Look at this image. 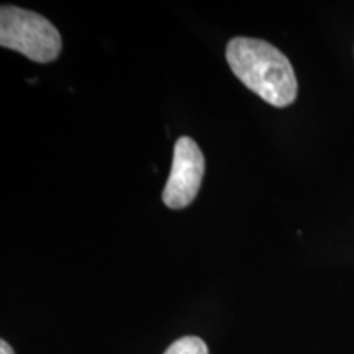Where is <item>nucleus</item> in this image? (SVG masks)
Instances as JSON below:
<instances>
[{
    "instance_id": "f257e3e1",
    "label": "nucleus",
    "mask_w": 354,
    "mask_h": 354,
    "mask_svg": "<svg viewBox=\"0 0 354 354\" xmlns=\"http://www.w3.org/2000/svg\"><path fill=\"white\" fill-rule=\"evenodd\" d=\"M227 61L243 86L272 107H289L297 99V77L290 61L271 43L256 38H233Z\"/></svg>"
},
{
    "instance_id": "f03ea898",
    "label": "nucleus",
    "mask_w": 354,
    "mask_h": 354,
    "mask_svg": "<svg viewBox=\"0 0 354 354\" xmlns=\"http://www.w3.org/2000/svg\"><path fill=\"white\" fill-rule=\"evenodd\" d=\"M0 44L35 63H51L63 48L61 35L50 20L13 6L0 8Z\"/></svg>"
},
{
    "instance_id": "7ed1b4c3",
    "label": "nucleus",
    "mask_w": 354,
    "mask_h": 354,
    "mask_svg": "<svg viewBox=\"0 0 354 354\" xmlns=\"http://www.w3.org/2000/svg\"><path fill=\"white\" fill-rule=\"evenodd\" d=\"M205 174V158L198 145L189 136H180L174 145V156L167 183L162 190V202L172 210L190 205L201 190Z\"/></svg>"
},
{
    "instance_id": "20e7f679",
    "label": "nucleus",
    "mask_w": 354,
    "mask_h": 354,
    "mask_svg": "<svg viewBox=\"0 0 354 354\" xmlns=\"http://www.w3.org/2000/svg\"><path fill=\"white\" fill-rule=\"evenodd\" d=\"M165 354H209V348L198 336H184L172 343Z\"/></svg>"
},
{
    "instance_id": "39448f33",
    "label": "nucleus",
    "mask_w": 354,
    "mask_h": 354,
    "mask_svg": "<svg viewBox=\"0 0 354 354\" xmlns=\"http://www.w3.org/2000/svg\"><path fill=\"white\" fill-rule=\"evenodd\" d=\"M0 354H15L13 353L10 344H8L6 339H2V342H0Z\"/></svg>"
}]
</instances>
